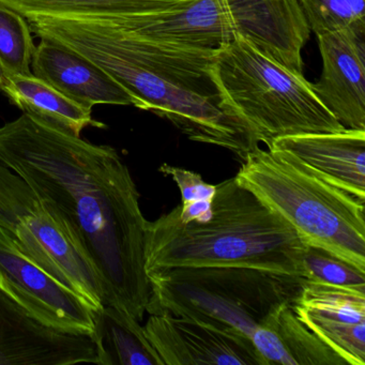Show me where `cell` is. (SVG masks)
I'll return each instance as SVG.
<instances>
[{
	"mask_svg": "<svg viewBox=\"0 0 365 365\" xmlns=\"http://www.w3.org/2000/svg\"><path fill=\"white\" fill-rule=\"evenodd\" d=\"M0 163L86 247L101 273L106 305L140 322L151 294L145 269L148 221L116 149L23 113L0 127Z\"/></svg>",
	"mask_w": 365,
	"mask_h": 365,
	"instance_id": "obj_1",
	"label": "cell"
},
{
	"mask_svg": "<svg viewBox=\"0 0 365 365\" xmlns=\"http://www.w3.org/2000/svg\"><path fill=\"white\" fill-rule=\"evenodd\" d=\"M27 22L38 37L55 40L93 61L136 100V108L170 121L190 140L227 149L240 162L259 148L215 84V51L145 39L100 19L37 16Z\"/></svg>",
	"mask_w": 365,
	"mask_h": 365,
	"instance_id": "obj_2",
	"label": "cell"
},
{
	"mask_svg": "<svg viewBox=\"0 0 365 365\" xmlns=\"http://www.w3.org/2000/svg\"><path fill=\"white\" fill-rule=\"evenodd\" d=\"M179 212L177 206L147 222V273L180 267H245L303 277L307 245L235 177L217 185L212 217L206 223H183Z\"/></svg>",
	"mask_w": 365,
	"mask_h": 365,
	"instance_id": "obj_3",
	"label": "cell"
},
{
	"mask_svg": "<svg viewBox=\"0 0 365 365\" xmlns=\"http://www.w3.org/2000/svg\"><path fill=\"white\" fill-rule=\"evenodd\" d=\"M235 178L285 220L305 245L365 272L364 200L274 149L250 153Z\"/></svg>",
	"mask_w": 365,
	"mask_h": 365,
	"instance_id": "obj_4",
	"label": "cell"
},
{
	"mask_svg": "<svg viewBox=\"0 0 365 365\" xmlns=\"http://www.w3.org/2000/svg\"><path fill=\"white\" fill-rule=\"evenodd\" d=\"M212 74L226 106L267 147L285 136L346 129L303 74L271 61L245 40L215 51Z\"/></svg>",
	"mask_w": 365,
	"mask_h": 365,
	"instance_id": "obj_5",
	"label": "cell"
},
{
	"mask_svg": "<svg viewBox=\"0 0 365 365\" xmlns=\"http://www.w3.org/2000/svg\"><path fill=\"white\" fill-rule=\"evenodd\" d=\"M147 275V313L211 322L249 337L275 309L298 299L305 279L245 267H180Z\"/></svg>",
	"mask_w": 365,
	"mask_h": 365,
	"instance_id": "obj_6",
	"label": "cell"
},
{
	"mask_svg": "<svg viewBox=\"0 0 365 365\" xmlns=\"http://www.w3.org/2000/svg\"><path fill=\"white\" fill-rule=\"evenodd\" d=\"M0 290L46 326L72 334L95 332V311L23 251L14 232L0 226Z\"/></svg>",
	"mask_w": 365,
	"mask_h": 365,
	"instance_id": "obj_7",
	"label": "cell"
},
{
	"mask_svg": "<svg viewBox=\"0 0 365 365\" xmlns=\"http://www.w3.org/2000/svg\"><path fill=\"white\" fill-rule=\"evenodd\" d=\"M23 251L59 283L82 297L93 311L106 305L101 273L76 235L38 202L14 230Z\"/></svg>",
	"mask_w": 365,
	"mask_h": 365,
	"instance_id": "obj_8",
	"label": "cell"
},
{
	"mask_svg": "<svg viewBox=\"0 0 365 365\" xmlns=\"http://www.w3.org/2000/svg\"><path fill=\"white\" fill-rule=\"evenodd\" d=\"M144 330L163 365H266L251 339L228 327L160 314Z\"/></svg>",
	"mask_w": 365,
	"mask_h": 365,
	"instance_id": "obj_9",
	"label": "cell"
},
{
	"mask_svg": "<svg viewBox=\"0 0 365 365\" xmlns=\"http://www.w3.org/2000/svg\"><path fill=\"white\" fill-rule=\"evenodd\" d=\"M98 364L91 335L42 324L0 290V365Z\"/></svg>",
	"mask_w": 365,
	"mask_h": 365,
	"instance_id": "obj_10",
	"label": "cell"
},
{
	"mask_svg": "<svg viewBox=\"0 0 365 365\" xmlns=\"http://www.w3.org/2000/svg\"><path fill=\"white\" fill-rule=\"evenodd\" d=\"M317 38L322 73L314 91L346 129L365 130V23Z\"/></svg>",
	"mask_w": 365,
	"mask_h": 365,
	"instance_id": "obj_11",
	"label": "cell"
},
{
	"mask_svg": "<svg viewBox=\"0 0 365 365\" xmlns=\"http://www.w3.org/2000/svg\"><path fill=\"white\" fill-rule=\"evenodd\" d=\"M292 307L348 365L365 364V292L304 279Z\"/></svg>",
	"mask_w": 365,
	"mask_h": 365,
	"instance_id": "obj_12",
	"label": "cell"
},
{
	"mask_svg": "<svg viewBox=\"0 0 365 365\" xmlns=\"http://www.w3.org/2000/svg\"><path fill=\"white\" fill-rule=\"evenodd\" d=\"M239 39L294 73L303 74L302 50L311 34L299 0H230Z\"/></svg>",
	"mask_w": 365,
	"mask_h": 365,
	"instance_id": "obj_13",
	"label": "cell"
},
{
	"mask_svg": "<svg viewBox=\"0 0 365 365\" xmlns=\"http://www.w3.org/2000/svg\"><path fill=\"white\" fill-rule=\"evenodd\" d=\"M268 149L292 155L327 182L365 202V130L285 136Z\"/></svg>",
	"mask_w": 365,
	"mask_h": 365,
	"instance_id": "obj_14",
	"label": "cell"
},
{
	"mask_svg": "<svg viewBox=\"0 0 365 365\" xmlns=\"http://www.w3.org/2000/svg\"><path fill=\"white\" fill-rule=\"evenodd\" d=\"M40 39L31 61L36 78L86 108L100 104L136 108V100L93 61L50 38Z\"/></svg>",
	"mask_w": 365,
	"mask_h": 365,
	"instance_id": "obj_15",
	"label": "cell"
},
{
	"mask_svg": "<svg viewBox=\"0 0 365 365\" xmlns=\"http://www.w3.org/2000/svg\"><path fill=\"white\" fill-rule=\"evenodd\" d=\"M250 339L266 365H348L305 326L292 303L275 309Z\"/></svg>",
	"mask_w": 365,
	"mask_h": 365,
	"instance_id": "obj_16",
	"label": "cell"
},
{
	"mask_svg": "<svg viewBox=\"0 0 365 365\" xmlns=\"http://www.w3.org/2000/svg\"><path fill=\"white\" fill-rule=\"evenodd\" d=\"M3 91L23 113L56 125L73 135L81 136L83 130L91 125L104 127L93 120V108L70 99L34 74L9 76Z\"/></svg>",
	"mask_w": 365,
	"mask_h": 365,
	"instance_id": "obj_17",
	"label": "cell"
},
{
	"mask_svg": "<svg viewBox=\"0 0 365 365\" xmlns=\"http://www.w3.org/2000/svg\"><path fill=\"white\" fill-rule=\"evenodd\" d=\"M140 320L110 305L95 312L99 365H163Z\"/></svg>",
	"mask_w": 365,
	"mask_h": 365,
	"instance_id": "obj_18",
	"label": "cell"
},
{
	"mask_svg": "<svg viewBox=\"0 0 365 365\" xmlns=\"http://www.w3.org/2000/svg\"><path fill=\"white\" fill-rule=\"evenodd\" d=\"M182 0H0L29 18L110 19L163 11Z\"/></svg>",
	"mask_w": 365,
	"mask_h": 365,
	"instance_id": "obj_19",
	"label": "cell"
},
{
	"mask_svg": "<svg viewBox=\"0 0 365 365\" xmlns=\"http://www.w3.org/2000/svg\"><path fill=\"white\" fill-rule=\"evenodd\" d=\"M36 46L24 16L0 3V67L7 78L31 76Z\"/></svg>",
	"mask_w": 365,
	"mask_h": 365,
	"instance_id": "obj_20",
	"label": "cell"
},
{
	"mask_svg": "<svg viewBox=\"0 0 365 365\" xmlns=\"http://www.w3.org/2000/svg\"><path fill=\"white\" fill-rule=\"evenodd\" d=\"M299 3L316 36L365 23V0H299Z\"/></svg>",
	"mask_w": 365,
	"mask_h": 365,
	"instance_id": "obj_21",
	"label": "cell"
},
{
	"mask_svg": "<svg viewBox=\"0 0 365 365\" xmlns=\"http://www.w3.org/2000/svg\"><path fill=\"white\" fill-rule=\"evenodd\" d=\"M303 268V277L307 281L319 282L365 292L364 271L359 270L352 264L324 250L307 247Z\"/></svg>",
	"mask_w": 365,
	"mask_h": 365,
	"instance_id": "obj_22",
	"label": "cell"
},
{
	"mask_svg": "<svg viewBox=\"0 0 365 365\" xmlns=\"http://www.w3.org/2000/svg\"><path fill=\"white\" fill-rule=\"evenodd\" d=\"M35 196L29 185L0 163V226L14 230L19 220L31 210Z\"/></svg>",
	"mask_w": 365,
	"mask_h": 365,
	"instance_id": "obj_23",
	"label": "cell"
},
{
	"mask_svg": "<svg viewBox=\"0 0 365 365\" xmlns=\"http://www.w3.org/2000/svg\"><path fill=\"white\" fill-rule=\"evenodd\" d=\"M159 170L165 176H170L178 185L182 204L196 200H213L215 198L217 185L207 183L197 173L170 164H163L160 166Z\"/></svg>",
	"mask_w": 365,
	"mask_h": 365,
	"instance_id": "obj_24",
	"label": "cell"
},
{
	"mask_svg": "<svg viewBox=\"0 0 365 365\" xmlns=\"http://www.w3.org/2000/svg\"><path fill=\"white\" fill-rule=\"evenodd\" d=\"M212 202L213 200H205L181 204L179 217L183 223H206L212 217Z\"/></svg>",
	"mask_w": 365,
	"mask_h": 365,
	"instance_id": "obj_25",
	"label": "cell"
},
{
	"mask_svg": "<svg viewBox=\"0 0 365 365\" xmlns=\"http://www.w3.org/2000/svg\"><path fill=\"white\" fill-rule=\"evenodd\" d=\"M6 83H7V76H6L3 68L0 67V91H4V87L6 86Z\"/></svg>",
	"mask_w": 365,
	"mask_h": 365,
	"instance_id": "obj_26",
	"label": "cell"
}]
</instances>
